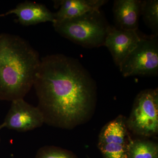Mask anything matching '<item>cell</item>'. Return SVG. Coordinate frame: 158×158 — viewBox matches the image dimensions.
<instances>
[{"label": "cell", "instance_id": "6da1fadb", "mask_svg": "<svg viewBox=\"0 0 158 158\" xmlns=\"http://www.w3.org/2000/svg\"><path fill=\"white\" fill-rule=\"evenodd\" d=\"M44 123L72 129L86 120L96 98L93 79L77 59L63 54L40 60L34 86Z\"/></svg>", "mask_w": 158, "mask_h": 158}, {"label": "cell", "instance_id": "7a4b0ae2", "mask_svg": "<svg viewBox=\"0 0 158 158\" xmlns=\"http://www.w3.org/2000/svg\"><path fill=\"white\" fill-rule=\"evenodd\" d=\"M39 54L18 35L0 34V100L24 98L34 86Z\"/></svg>", "mask_w": 158, "mask_h": 158}, {"label": "cell", "instance_id": "3957f363", "mask_svg": "<svg viewBox=\"0 0 158 158\" xmlns=\"http://www.w3.org/2000/svg\"><path fill=\"white\" fill-rule=\"evenodd\" d=\"M52 24L55 31L62 37L89 48L104 45L110 26L100 9Z\"/></svg>", "mask_w": 158, "mask_h": 158}, {"label": "cell", "instance_id": "277c9868", "mask_svg": "<svg viewBox=\"0 0 158 158\" xmlns=\"http://www.w3.org/2000/svg\"><path fill=\"white\" fill-rule=\"evenodd\" d=\"M124 77L154 75L158 72V36H141L135 48L118 67Z\"/></svg>", "mask_w": 158, "mask_h": 158}, {"label": "cell", "instance_id": "5b68a950", "mask_svg": "<svg viewBox=\"0 0 158 158\" xmlns=\"http://www.w3.org/2000/svg\"><path fill=\"white\" fill-rule=\"evenodd\" d=\"M130 128L138 135L150 136L158 130L157 89L141 91L136 97L128 122Z\"/></svg>", "mask_w": 158, "mask_h": 158}, {"label": "cell", "instance_id": "8992f818", "mask_svg": "<svg viewBox=\"0 0 158 158\" xmlns=\"http://www.w3.org/2000/svg\"><path fill=\"white\" fill-rule=\"evenodd\" d=\"M11 106L2 124L6 128L18 132H27L41 127L44 123L42 113L37 107L19 99L11 102Z\"/></svg>", "mask_w": 158, "mask_h": 158}, {"label": "cell", "instance_id": "52a82bcc", "mask_svg": "<svg viewBox=\"0 0 158 158\" xmlns=\"http://www.w3.org/2000/svg\"><path fill=\"white\" fill-rule=\"evenodd\" d=\"M127 129L122 118L110 122L103 129L98 147L104 158H128Z\"/></svg>", "mask_w": 158, "mask_h": 158}, {"label": "cell", "instance_id": "ba28073f", "mask_svg": "<svg viewBox=\"0 0 158 158\" xmlns=\"http://www.w3.org/2000/svg\"><path fill=\"white\" fill-rule=\"evenodd\" d=\"M141 36L138 31L122 30L110 26L104 45L110 51L118 67L137 46Z\"/></svg>", "mask_w": 158, "mask_h": 158}, {"label": "cell", "instance_id": "9c48e42d", "mask_svg": "<svg viewBox=\"0 0 158 158\" xmlns=\"http://www.w3.org/2000/svg\"><path fill=\"white\" fill-rule=\"evenodd\" d=\"M11 14L15 15L18 22L24 26L48 22L53 23L56 22L55 13L50 11L45 5L29 1L20 3L14 9L0 15V17Z\"/></svg>", "mask_w": 158, "mask_h": 158}, {"label": "cell", "instance_id": "30bf717a", "mask_svg": "<svg viewBox=\"0 0 158 158\" xmlns=\"http://www.w3.org/2000/svg\"><path fill=\"white\" fill-rule=\"evenodd\" d=\"M141 0H115L113 6L115 26L118 29L138 31L141 15Z\"/></svg>", "mask_w": 158, "mask_h": 158}, {"label": "cell", "instance_id": "8fae6325", "mask_svg": "<svg viewBox=\"0 0 158 158\" xmlns=\"http://www.w3.org/2000/svg\"><path fill=\"white\" fill-rule=\"evenodd\" d=\"M108 1L106 0H58L54 1V6L59 8L55 13L56 21L78 17L88 12L100 9Z\"/></svg>", "mask_w": 158, "mask_h": 158}, {"label": "cell", "instance_id": "7c38bea8", "mask_svg": "<svg viewBox=\"0 0 158 158\" xmlns=\"http://www.w3.org/2000/svg\"><path fill=\"white\" fill-rule=\"evenodd\" d=\"M128 150V158H158L157 145L151 141H131Z\"/></svg>", "mask_w": 158, "mask_h": 158}, {"label": "cell", "instance_id": "4fadbf2b", "mask_svg": "<svg viewBox=\"0 0 158 158\" xmlns=\"http://www.w3.org/2000/svg\"><path fill=\"white\" fill-rule=\"evenodd\" d=\"M141 15L146 25L152 31V35L158 36V1H142Z\"/></svg>", "mask_w": 158, "mask_h": 158}, {"label": "cell", "instance_id": "5bb4252c", "mask_svg": "<svg viewBox=\"0 0 158 158\" xmlns=\"http://www.w3.org/2000/svg\"><path fill=\"white\" fill-rule=\"evenodd\" d=\"M36 158H75L72 153L55 146H44L38 150Z\"/></svg>", "mask_w": 158, "mask_h": 158}, {"label": "cell", "instance_id": "9a60e30c", "mask_svg": "<svg viewBox=\"0 0 158 158\" xmlns=\"http://www.w3.org/2000/svg\"><path fill=\"white\" fill-rule=\"evenodd\" d=\"M2 128H1V126H0V131H1ZM0 143H1V136H0Z\"/></svg>", "mask_w": 158, "mask_h": 158}]
</instances>
